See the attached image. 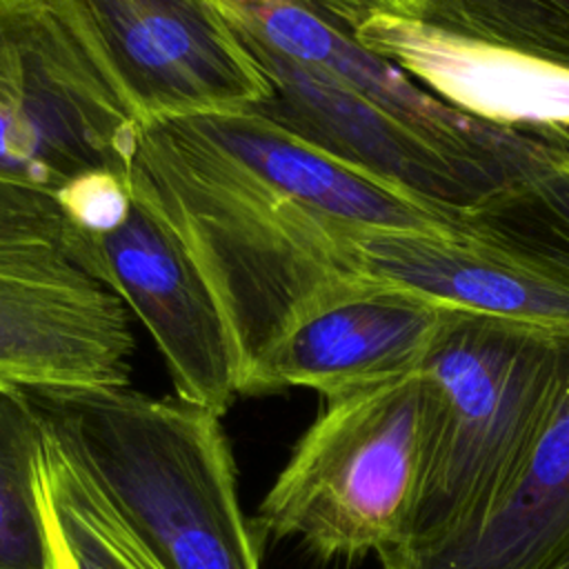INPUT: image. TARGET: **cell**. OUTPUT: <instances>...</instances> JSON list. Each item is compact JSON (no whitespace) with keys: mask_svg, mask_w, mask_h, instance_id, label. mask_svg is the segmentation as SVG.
I'll list each match as a JSON object with an SVG mask.
<instances>
[{"mask_svg":"<svg viewBox=\"0 0 569 569\" xmlns=\"http://www.w3.org/2000/svg\"><path fill=\"white\" fill-rule=\"evenodd\" d=\"M129 116L236 111L269 82L216 0H49Z\"/></svg>","mask_w":569,"mask_h":569,"instance_id":"obj_5","label":"cell"},{"mask_svg":"<svg viewBox=\"0 0 569 569\" xmlns=\"http://www.w3.org/2000/svg\"><path fill=\"white\" fill-rule=\"evenodd\" d=\"M418 20L569 69V0H427Z\"/></svg>","mask_w":569,"mask_h":569,"instance_id":"obj_17","label":"cell"},{"mask_svg":"<svg viewBox=\"0 0 569 569\" xmlns=\"http://www.w3.org/2000/svg\"><path fill=\"white\" fill-rule=\"evenodd\" d=\"M67 218L89 236L118 229L131 213V184L111 171H91L56 191Z\"/></svg>","mask_w":569,"mask_h":569,"instance_id":"obj_20","label":"cell"},{"mask_svg":"<svg viewBox=\"0 0 569 569\" xmlns=\"http://www.w3.org/2000/svg\"><path fill=\"white\" fill-rule=\"evenodd\" d=\"M436 416L422 371L331 398L267 491L253 527L322 560L409 540Z\"/></svg>","mask_w":569,"mask_h":569,"instance_id":"obj_3","label":"cell"},{"mask_svg":"<svg viewBox=\"0 0 569 569\" xmlns=\"http://www.w3.org/2000/svg\"><path fill=\"white\" fill-rule=\"evenodd\" d=\"M231 27L271 89L244 109L349 169L442 211L467 213L505 189L449 160L325 69L276 51L240 24Z\"/></svg>","mask_w":569,"mask_h":569,"instance_id":"obj_8","label":"cell"},{"mask_svg":"<svg viewBox=\"0 0 569 569\" xmlns=\"http://www.w3.org/2000/svg\"><path fill=\"white\" fill-rule=\"evenodd\" d=\"M353 38L427 91L489 124L569 131V69L411 16L373 13Z\"/></svg>","mask_w":569,"mask_h":569,"instance_id":"obj_12","label":"cell"},{"mask_svg":"<svg viewBox=\"0 0 569 569\" xmlns=\"http://www.w3.org/2000/svg\"><path fill=\"white\" fill-rule=\"evenodd\" d=\"M93 238L102 282L156 340L176 396L222 416L240 396V362L218 300L180 238L136 200L118 229Z\"/></svg>","mask_w":569,"mask_h":569,"instance_id":"obj_11","label":"cell"},{"mask_svg":"<svg viewBox=\"0 0 569 569\" xmlns=\"http://www.w3.org/2000/svg\"><path fill=\"white\" fill-rule=\"evenodd\" d=\"M224 18L276 51L320 67L460 167L511 187L569 149V131L511 129L442 102L305 0H216Z\"/></svg>","mask_w":569,"mask_h":569,"instance_id":"obj_6","label":"cell"},{"mask_svg":"<svg viewBox=\"0 0 569 569\" xmlns=\"http://www.w3.org/2000/svg\"><path fill=\"white\" fill-rule=\"evenodd\" d=\"M140 133L49 0H0V180L56 193L111 171L131 184Z\"/></svg>","mask_w":569,"mask_h":569,"instance_id":"obj_4","label":"cell"},{"mask_svg":"<svg viewBox=\"0 0 569 569\" xmlns=\"http://www.w3.org/2000/svg\"><path fill=\"white\" fill-rule=\"evenodd\" d=\"M24 391L49 440L162 569H260L222 416L131 387Z\"/></svg>","mask_w":569,"mask_h":569,"instance_id":"obj_1","label":"cell"},{"mask_svg":"<svg viewBox=\"0 0 569 569\" xmlns=\"http://www.w3.org/2000/svg\"><path fill=\"white\" fill-rule=\"evenodd\" d=\"M338 27L353 29L373 13H398L418 18L427 0H305Z\"/></svg>","mask_w":569,"mask_h":569,"instance_id":"obj_21","label":"cell"},{"mask_svg":"<svg viewBox=\"0 0 569 569\" xmlns=\"http://www.w3.org/2000/svg\"><path fill=\"white\" fill-rule=\"evenodd\" d=\"M47 440L27 391L0 385V569H56L40 493Z\"/></svg>","mask_w":569,"mask_h":569,"instance_id":"obj_16","label":"cell"},{"mask_svg":"<svg viewBox=\"0 0 569 569\" xmlns=\"http://www.w3.org/2000/svg\"><path fill=\"white\" fill-rule=\"evenodd\" d=\"M451 313L387 282L342 278L260 353L240 396L307 387L331 400L416 373Z\"/></svg>","mask_w":569,"mask_h":569,"instance_id":"obj_9","label":"cell"},{"mask_svg":"<svg viewBox=\"0 0 569 569\" xmlns=\"http://www.w3.org/2000/svg\"><path fill=\"white\" fill-rule=\"evenodd\" d=\"M378 560L382 569H569V387L520 471L478 520Z\"/></svg>","mask_w":569,"mask_h":569,"instance_id":"obj_14","label":"cell"},{"mask_svg":"<svg viewBox=\"0 0 569 569\" xmlns=\"http://www.w3.org/2000/svg\"><path fill=\"white\" fill-rule=\"evenodd\" d=\"M467 216L569 258V149L469 209Z\"/></svg>","mask_w":569,"mask_h":569,"instance_id":"obj_18","label":"cell"},{"mask_svg":"<svg viewBox=\"0 0 569 569\" xmlns=\"http://www.w3.org/2000/svg\"><path fill=\"white\" fill-rule=\"evenodd\" d=\"M127 305L67 253L0 256V385L129 387Z\"/></svg>","mask_w":569,"mask_h":569,"instance_id":"obj_10","label":"cell"},{"mask_svg":"<svg viewBox=\"0 0 569 569\" xmlns=\"http://www.w3.org/2000/svg\"><path fill=\"white\" fill-rule=\"evenodd\" d=\"M40 493L56 569H162L51 440Z\"/></svg>","mask_w":569,"mask_h":569,"instance_id":"obj_15","label":"cell"},{"mask_svg":"<svg viewBox=\"0 0 569 569\" xmlns=\"http://www.w3.org/2000/svg\"><path fill=\"white\" fill-rule=\"evenodd\" d=\"M167 122L222 164L349 224L440 229L465 218V213L436 209L349 169L249 109L182 116Z\"/></svg>","mask_w":569,"mask_h":569,"instance_id":"obj_13","label":"cell"},{"mask_svg":"<svg viewBox=\"0 0 569 569\" xmlns=\"http://www.w3.org/2000/svg\"><path fill=\"white\" fill-rule=\"evenodd\" d=\"M22 253H67L100 280L96 238L67 218L56 193L0 180V256Z\"/></svg>","mask_w":569,"mask_h":569,"instance_id":"obj_19","label":"cell"},{"mask_svg":"<svg viewBox=\"0 0 569 569\" xmlns=\"http://www.w3.org/2000/svg\"><path fill=\"white\" fill-rule=\"evenodd\" d=\"M420 371L436 416L405 545L471 525L507 489L569 387V336L453 311Z\"/></svg>","mask_w":569,"mask_h":569,"instance_id":"obj_2","label":"cell"},{"mask_svg":"<svg viewBox=\"0 0 569 569\" xmlns=\"http://www.w3.org/2000/svg\"><path fill=\"white\" fill-rule=\"evenodd\" d=\"M351 273L440 307L569 336V258L471 216L453 227L347 224Z\"/></svg>","mask_w":569,"mask_h":569,"instance_id":"obj_7","label":"cell"}]
</instances>
